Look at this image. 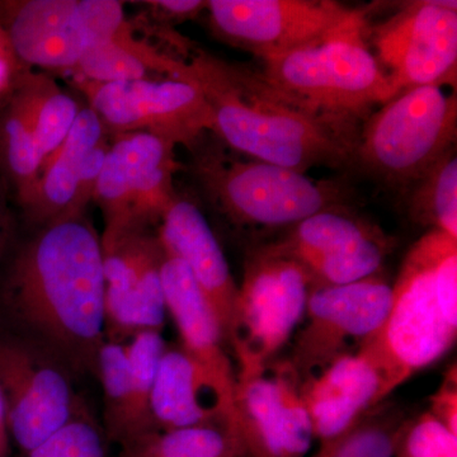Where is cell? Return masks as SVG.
<instances>
[{
	"instance_id": "6da1fadb",
	"label": "cell",
	"mask_w": 457,
	"mask_h": 457,
	"mask_svg": "<svg viewBox=\"0 0 457 457\" xmlns=\"http://www.w3.org/2000/svg\"><path fill=\"white\" fill-rule=\"evenodd\" d=\"M183 80L203 90L216 137L246 158L306 173L354 168L361 125L312 112L264 79L186 42Z\"/></svg>"
},
{
	"instance_id": "7a4b0ae2",
	"label": "cell",
	"mask_w": 457,
	"mask_h": 457,
	"mask_svg": "<svg viewBox=\"0 0 457 457\" xmlns=\"http://www.w3.org/2000/svg\"><path fill=\"white\" fill-rule=\"evenodd\" d=\"M104 294L101 239L82 216L44 225L18 253L4 296L42 345L71 368L97 374Z\"/></svg>"
},
{
	"instance_id": "3957f363",
	"label": "cell",
	"mask_w": 457,
	"mask_h": 457,
	"mask_svg": "<svg viewBox=\"0 0 457 457\" xmlns=\"http://www.w3.org/2000/svg\"><path fill=\"white\" fill-rule=\"evenodd\" d=\"M457 335V239L427 231L409 249L393 285L389 315L362 343L398 387L453 347Z\"/></svg>"
},
{
	"instance_id": "277c9868",
	"label": "cell",
	"mask_w": 457,
	"mask_h": 457,
	"mask_svg": "<svg viewBox=\"0 0 457 457\" xmlns=\"http://www.w3.org/2000/svg\"><path fill=\"white\" fill-rule=\"evenodd\" d=\"M195 176L213 206L239 227L270 230L350 206L352 189L341 179H319L279 165L242 159L222 145H195Z\"/></svg>"
},
{
	"instance_id": "5b68a950",
	"label": "cell",
	"mask_w": 457,
	"mask_h": 457,
	"mask_svg": "<svg viewBox=\"0 0 457 457\" xmlns=\"http://www.w3.org/2000/svg\"><path fill=\"white\" fill-rule=\"evenodd\" d=\"M365 13L311 46L262 60L267 82L312 112L361 125L394 97L366 41Z\"/></svg>"
},
{
	"instance_id": "8992f818",
	"label": "cell",
	"mask_w": 457,
	"mask_h": 457,
	"mask_svg": "<svg viewBox=\"0 0 457 457\" xmlns=\"http://www.w3.org/2000/svg\"><path fill=\"white\" fill-rule=\"evenodd\" d=\"M456 93L440 86L399 93L361 123L354 168L408 191L453 149Z\"/></svg>"
},
{
	"instance_id": "52a82bcc",
	"label": "cell",
	"mask_w": 457,
	"mask_h": 457,
	"mask_svg": "<svg viewBox=\"0 0 457 457\" xmlns=\"http://www.w3.org/2000/svg\"><path fill=\"white\" fill-rule=\"evenodd\" d=\"M311 287V276L296 261L269 245L251 254L228 342L237 371L263 368L290 341L303 323Z\"/></svg>"
},
{
	"instance_id": "ba28073f",
	"label": "cell",
	"mask_w": 457,
	"mask_h": 457,
	"mask_svg": "<svg viewBox=\"0 0 457 457\" xmlns=\"http://www.w3.org/2000/svg\"><path fill=\"white\" fill-rule=\"evenodd\" d=\"M73 86L113 137L145 132L192 149L212 131V108L200 87L187 80L98 83L78 78Z\"/></svg>"
},
{
	"instance_id": "9c48e42d",
	"label": "cell",
	"mask_w": 457,
	"mask_h": 457,
	"mask_svg": "<svg viewBox=\"0 0 457 457\" xmlns=\"http://www.w3.org/2000/svg\"><path fill=\"white\" fill-rule=\"evenodd\" d=\"M393 302V285L376 273L347 285H312L303 324L296 330L288 366L300 383L317 374L353 343L372 338Z\"/></svg>"
},
{
	"instance_id": "30bf717a",
	"label": "cell",
	"mask_w": 457,
	"mask_h": 457,
	"mask_svg": "<svg viewBox=\"0 0 457 457\" xmlns=\"http://www.w3.org/2000/svg\"><path fill=\"white\" fill-rule=\"evenodd\" d=\"M206 11L219 38L261 60L326 40L363 14L332 0H212Z\"/></svg>"
},
{
	"instance_id": "8fae6325",
	"label": "cell",
	"mask_w": 457,
	"mask_h": 457,
	"mask_svg": "<svg viewBox=\"0 0 457 457\" xmlns=\"http://www.w3.org/2000/svg\"><path fill=\"white\" fill-rule=\"evenodd\" d=\"M376 60L393 96L417 87L456 86V2H411L372 32Z\"/></svg>"
},
{
	"instance_id": "7c38bea8",
	"label": "cell",
	"mask_w": 457,
	"mask_h": 457,
	"mask_svg": "<svg viewBox=\"0 0 457 457\" xmlns=\"http://www.w3.org/2000/svg\"><path fill=\"white\" fill-rule=\"evenodd\" d=\"M0 394L9 435L26 453L74 418L64 362L42 345L0 337Z\"/></svg>"
},
{
	"instance_id": "4fadbf2b",
	"label": "cell",
	"mask_w": 457,
	"mask_h": 457,
	"mask_svg": "<svg viewBox=\"0 0 457 457\" xmlns=\"http://www.w3.org/2000/svg\"><path fill=\"white\" fill-rule=\"evenodd\" d=\"M236 374L234 437L243 457H308L314 433L288 363Z\"/></svg>"
},
{
	"instance_id": "5bb4252c",
	"label": "cell",
	"mask_w": 457,
	"mask_h": 457,
	"mask_svg": "<svg viewBox=\"0 0 457 457\" xmlns=\"http://www.w3.org/2000/svg\"><path fill=\"white\" fill-rule=\"evenodd\" d=\"M269 246L302 264L312 285H347L376 275L392 240L345 206L303 219Z\"/></svg>"
},
{
	"instance_id": "9a60e30c",
	"label": "cell",
	"mask_w": 457,
	"mask_h": 457,
	"mask_svg": "<svg viewBox=\"0 0 457 457\" xmlns=\"http://www.w3.org/2000/svg\"><path fill=\"white\" fill-rule=\"evenodd\" d=\"M99 176L95 200L104 212L102 243L112 242L134 227L140 210L162 206L173 194L180 164L174 145L145 132L113 137Z\"/></svg>"
},
{
	"instance_id": "2e32d148",
	"label": "cell",
	"mask_w": 457,
	"mask_h": 457,
	"mask_svg": "<svg viewBox=\"0 0 457 457\" xmlns=\"http://www.w3.org/2000/svg\"><path fill=\"white\" fill-rule=\"evenodd\" d=\"M102 252L107 341L125 343L144 330L162 332L167 314L161 276L165 252L158 234L132 228L102 243Z\"/></svg>"
},
{
	"instance_id": "e0dca14e",
	"label": "cell",
	"mask_w": 457,
	"mask_h": 457,
	"mask_svg": "<svg viewBox=\"0 0 457 457\" xmlns=\"http://www.w3.org/2000/svg\"><path fill=\"white\" fill-rule=\"evenodd\" d=\"M389 372L365 347L348 352L300 384L320 446L338 440L395 389Z\"/></svg>"
},
{
	"instance_id": "ac0fdd59",
	"label": "cell",
	"mask_w": 457,
	"mask_h": 457,
	"mask_svg": "<svg viewBox=\"0 0 457 457\" xmlns=\"http://www.w3.org/2000/svg\"><path fill=\"white\" fill-rule=\"evenodd\" d=\"M150 413L154 431L222 427L236 440L233 402L182 347H165L162 354L150 398Z\"/></svg>"
},
{
	"instance_id": "d6986e66",
	"label": "cell",
	"mask_w": 457,
	"mask_h": 457,
	"mask_svg": "<svg viewBox=\"0 0 457 457\" xmlns=\"http://www.w3.org/2000/svg\"><path fill=\"white\" fill-rule=\"evenodd\" d=\"M0 27L29 68L74 71L88 49L79 0L0 2Z\"/></svg>"
},
{
	"instance_id": "ffe728a7",
	"label": "cell",
	"mask_w": 457,
	"mask_h": 457,
	"mask_svg": "<svg viewBox=\"0 0 457 457\" xmlns=\"http://www.w3.org/2000/svg\"><path fill=\"white\" fill-rule=\"evenodd\" d=\"M158 237L165 253L179 258L191 272L212 306L228 345L237 285L204 213L191 200L177 195L159 221Z\"/></svg>"
},
{
	"instance_id": "44dd1931",
	"label": "cell",
	"mask_w": 457,
	"mask_h": 457,
	"mask_svg": "<svg viewBox=\"0 0 457 457\" xmlns=\"http://www.w3.org/2000/svg\"><path fill=\"white\" fill-rule=\"evenodd\" d=\"M161 276L167 312L179 329L183 350L215 378L234 404L236 370L212 306L179 258L165 253Z\"/></svg>"
},
{
	"instance_id": "7402d4cb",
	"label": "cell",
	"mask_w": 457,
	"mask_h": 457,
	"mask_svg": "<svg viewBox=\"0 0 457 457\" xmlns=\"http://www.w3.org/2000/svg\"><path fill=\"white\" fill-rule=\"evenodd\" d=\"M106 137L95 111L82 107L62 145L44 162L31 200L23 207L33 222L47 225L66 218L84 159Z\"/></svg>"
},
{
	"instance_id": "603a6c76",
	"label": "cell",
	"mask_w": 457,
	"mask_h": 457,
	"mask_svg": "<svg viewBox=\"0 0 457 457\" xmlns=\"http://www.w3.org/2000/svg\"><path fill=\"white\" fill-rule=\"evenodd\" d=\"M186 62L180 56L161 53L135 36L134 27H125L111 40L92 45L84 51L75 66L83 79L98 83L134 82V80H183Z\"/></svg>"
},
{
	"instance_id": "cb8c5ba5",
	"label": "cell",
	"mask_w": 457,
	"mask_h": 457,
	"mask_svg": "<svg viewBox=\"0 0 457 457\" xmlns=\"http://www.w3.org/2000/svg\"><path fill=\"white\" fill-rule=\"evenodd\" d=\"M4 99L0 113V164L25 207L40 179L45 156L13 93Z\"/></svg>"
},
{
	"instance_id": "d4e9b609",
	"label": "cell",
	"mask_w": 457,
	"mask_h": 457,
	"mask_svg": "<svg viewBox=\"0 0 457 457\" xmlns=\"http://www.w3.org/2000/svg\"><path fill=\"white\" fill-rule=\"evenodd\" d=\"M119 457H243L222 427L152 431L120 445Z\"/></svg>"
},
{
	"instance_id": "484cf974",
	"label": "cell",
	"mask_w": 457,
	"mask_h": 457,
	"mask_svg": "<svg viewBox=\"0 0 457 457\" xmlns=\"http://www.w3.org/2000/svg\"><path fill=\"white\" fill-rule=\"evenodd\" d=\"M411 220L457 239V158L455 147L408 189Z\"/></svg>"
},
{
	"instance_id": "4316f807",
	"label": "cell",
	"mask_w": 457,
	"mask_h": 457,
	"mask_svg": "<svg viewBox=\"0 0 457 457\" xmlns=\"http://www.w3.org/2000/svg\"><path fill=\"white\" fill-rule=\"evenodd\" d=\"M407 423L399 411L378 407L312 457H396Z\"/></svg>"
},
{
	"instance_id": "83f0119b",
	"label": "cell",
	"mask_w": 457,
	"mask_h": 457,
	"mask_svg": "<svg viewBox=\"0 0 457 457\" xmlns=\"http://www.w3.org/2000/svg\"><path fill=\"white\" fill-rule=\"evenodd\" d=\"M125 345L130 365L131 416L128 437L123 442L154 431L150 413V398L159 361L167 347L162 332L155 330L137 333Z\"/></svg>"
},
{
	"instance_id": "f1b7e54d",
	"label": "cell",
	"mask_w": 457,
	"mask_h": 457,
	"mask_svg": "<svg viewBox=\"0 0 457 457\" xmlns=\"http://www.w3.org/2000/svg\"><path fill=\"white\" fill-rule=\"evenodd\" d=\"M97 375L104 393L108 437L122 444L131 416V378L125 343L104 341L98 352Z\"/></svg>"
},
{
	"instance_id": "f546056e",
	"label": "cell",
	"mask_w": 457,
	"mask_h": 457,
	"mask_svg": "<svg viewBox=\"0 0 457 457\" xmlns=\"http://www.w3.org/2000/svg\"><path fill=\"white\" fill-rule=\"evenodd\" d=\"M82 107L77 99L49 79L38 104L35 137L45 161L62 145Z\"/></svg>"
},
{
	"instance_id": "4dcf8cb0",
	"label": "cell",
	"mask_w": 457,
	"mask_h": 457,
	"mask_svg": "<svg viewBox=\"0 0 457 457\" xmlns=\"http://www.w3.org/2000/svg\"><path fill=\"white\" fill-rule=\"evenodd\" d=\"M396 457H457V435L427 411L407 423Z\"/></svg>"
},
{
	"instance_id": "1f68e13d",
	"label": "cell",
	"mask_w": 457,
	"mask_h": 457,
	"mask_svg": "<svg viewBox=\"0 0 457 457\" xmlns=\"http://www.w3.org/2000/svg\"><path fill=\"white\" fill-rule=\"evenodd\" d=\"M27 456L104 457V445L101 433L92 423L73 418Z\"/></svg>"
},
{
	"instance_id": "d6a6232c",
	"label": "cell",
	"mask_w": 457,
	"mask_h": 457,
	"mask_svg": "<svg viewBox=\"0 0 457 457\" xmlns=\"http://www.w3.org/2000/svg\"><path fill=\"white\" fill-rule=\"evenodd\" d=\"M110 146L111 144L108 143L107 137H104L84 159L73 201H71L65 219L82 218L90 201L95 200L99 176H101Z\"/></svg>"
},
{
	"instance_id": "836d02e7",
	"label": "cell",
	"mask_w": 457,
	"mask_h": 457,
	"mask_svg": "<svg viewBox=\"0 0 457 457\" xmlns=\"http://www.w3.org/2000/svg\"><path fill=\"white\" fill-rule=\"evenodd\" d=\"M432 407L429 413L457 435V378L456 368L451 369L445 378L438 392L432 396Z\"/></svg>"
},
{
	"instance_id": "e575fe53",
	"label": "cell",
	"mask_w": 457,
	"mask_h": 457,
	"mask_svg": "<svg viewBox=\"0 0 457 457\" xmlns=\"http://www.w3.org/2000/svg\"><path fill=\"white\" fill-rule=\"evenodd\" d=\"M146 5L156 9L165 20L182 22L197 17L203 11H206L207 2L200 0H159V2H146Z\"/></svg>"
},
{
	"instance_id": "d590c367",
	"label": "cell",
	"mask_w": 457,
	"mask_h": 457,
	"mask_svg": "<svg viewBox=\"0 0 457 457\" xmlns=\"http://www.w3.org/2000/svg\"><path fill=\"white\" fill-rule=\"evenodd\" d=\"M4 170L0 164V258L4 253L7 245L9 230H11V220L7 206V196H5Z\"/></svg>"
},
{
	"instance_id": "8d00e7d4",
	"label": "cell",
	"mask_w": 457,
	"mask_h": 457,
	"mask_svg": "<svg viewBox=\"0 0 457 457\" xmlns=\"http://www.w3.org/2000/svg\"><path fill=\"white\" fill-rule=\"evenodd\" d=\"M8 436L9 432L7 418H5L4 403H3L2 394H0V457H7Z\"/></svg>"
}]
</instances>
